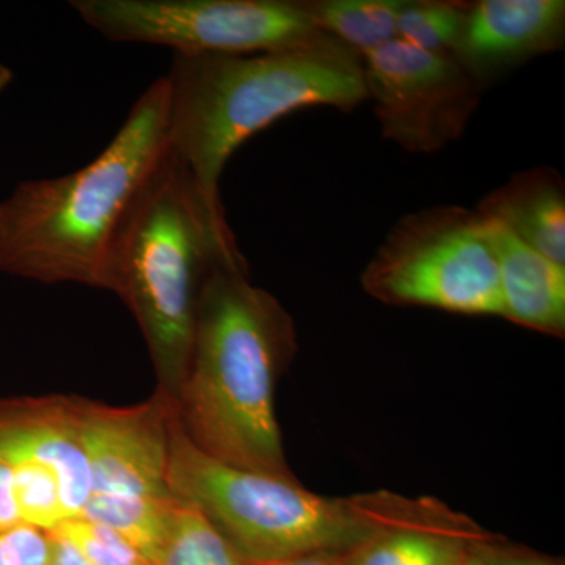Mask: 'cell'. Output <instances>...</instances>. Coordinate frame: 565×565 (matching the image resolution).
<instances>
[{"instance_id": "12", "label": "cell", "mask_w": 565, "mask_h": 565, "mask_svg": "<svg viewBox=\"0 0 565 565\" xmlns=\"http://www.w3.org/2000/svg\"><path fill=\"white\" fill-rule=\"evenodd\" d=\"M493 539L467 516L430 500L422 514L345 552L344 565H463L475 545Z\"/></svg>"}, {"instance_id": "9", "label": "cell", "mask_w": 565, "mask_h": 565, "mask_svg": "<svg viewBox=\"0 0 565 565\" xmlns=\"http://www.w3.org/2000/svg\"><path fill=\"white\" fill-rule=\"evenodd\" d=\"M92 493L172 497L167 486L174 397L156 390L147 403L111 407L73 397Z\"/></svg>"}, {"instance_id": "10", "label": "cell", "mask_w": 565, "mask_h": 565, "mask_svg": "<svg viewBox=\"0 0 565 565\" xmlns=\"http://www.w3.org/2000/svg\"><path fill=\"white\" fill-rule=\"evenodd\" d=\"M564 40V0H481L471 3L451 57L484 87L505 71L559 51Z\"/></svg>"}, {"instance_id": "2", "label": "cell", "mask_w": 565, "mask_h": 565, "mask_svg": "<svg viewBox=\"0 0 565 565\" xmlns=\"http://www.w3.org/2000/svg\"><path fill=\"white\" fill-rule=\"evenodd\" d=\"M294 351L291 316L248 281L247 264H218L200 297L191 366L177 396L193 444L234 467L294 478L275 415V384Z\"/></svg>"}, {"instance_id": "5", "label": "cell", "mask_w": 565, "mask_h": 565, "mask_svg": "<svg viewBox=\"0 0 565 565\" xmlns=\"http://www.w3.org/2000/svg\"><path fill=\"white\" fill-rule=\"evenodd\" d=\"M167 486L199 508L250 563L322 552H349L384 527L422 514L429 500L386 492L327 498L296 478L245 470L202 451L182 427L177 399L170 418Z\"/></svg>"}, {"instance_id": "21", "label": "cell", "mask_w": 565, "mask_h": 565, "mask_svg": "<svg viewBox=\"0 0 565 565\" xmlns=\"http://www.w3.org/2000/svg\"><path fill=\"white\" fill-rule=\"evenodd\" d=\"M51 534L39 527L20 525L0 533V565H47Z\"/></svg>"}, {"instance_id": "3", "label": "cell", "mask_w": 565, "mask_h": 565, "mask_svg": "<svg viewBox=\"0 0 565 565\" xmlns=\"http://www.w3.org/2000/svg\"><path fill=\"white\" fill-rule=\"evenodd\" d=\"M163 77L170 154L217 211H223V170L255 134L292 111H348L367 102L362 57L327 33L262 54H174Z\"/></svg>"}, {"instance_id": "14", "label": "cell", "mask_w": 565, "mask_h": 565, "mask_svg": "<svg viewBox=\"0 0 565 565\" xmlns=\"http://www.w3.org/2000/svg\"><path fill=\"white\" fill-rule=\"evenodd\" d=\"M476 210L527 247L565 266V185L556 170L537 167L512 174Z\"/></svg>"}, {"instance_id": "23", "label": "cell", "mask_w": 565, "mask_h": 565, "mask_svg": "<svg viewBox=\"0 0 565 565\" xmlns=\"http://www.w3.org/2000/svg\"><path fill=\"white\" fill-rule=\"evenodd\" d=\"M22 525L14 498L13 468L0 459V533Z\"/></svg>"}, {"instance_id": "25", "label": "cell", "mask_w": 565, "mask_h": 565, "mask_svg": "<svg viewBox=\"0 0 565 565\" xmlns=\"http://www.w3.org/2000/svg\"><path fill=\"white\" fill-rule=\"evenodd\" d=\"M344 553H310V555L288 557V559L273 561V563H252V565H344Z\"/></svg>"}, {"instance_id": "1", "label": "cell", "mask_w": 565, "mask_h": 565, "mask_svg": "<svg viewBox=\"0 0 565 565\" xmlns=\"http://www.w3.org/2000/svg\"><path fill=\"white\" fill-rule=\"evenodd\" d=\"M169 84L161 77L90 163L18 184L0 202V273L109 288L115 244L169 156Z\"/></svg>"}, {"instance_id": "22", "label": "cell", "mask_w": 565, "mask_h": 565, "mask_svg": "<svg viewBox=\"0 0 565 565\" xmlns=\"http://www.w3.org/2000/svg\"><path fill=\"white\" fill-rule=\"evenodd\" d=\"M481 565H563L531 550L503 544L500 537L475 545Z\"/></svg>"}, {"instance_id": "19", "label": "cell", "mask_w": 565, "mask_h": 565, "mask_svg": "<svg viewBox=\"0 0 565 565\" xmlns=\"http://www.w3.org/2000/svg\"><path fill=\"white\" fill-rule=\"evenodd\" d=\"M11 468L22 525L52 533L66 520L57 475L39 463H17Z\"/></svg>"}, {"instance_id": "15", "label": "cell", "mask_w": 565, "mask_h": 565, "mask_svg": "<svg viewBox=\"0 0 565 565\" xmlns=\"http://www.w3.org/2000/svg\"><path fill=\"white\" fill-rule=\"evenodd\" d=\"M404 0H307L319 32L364 57L396 40Z\"/></svg>"}, {"instance_id": "24", "label": "cell", "mask_w": 565, "mask_h": 565, "mask_svg": "<svg viewBox=\"0 0 565 565\" xmlns=\"http://www.w3.org/2000/svg\"><path fill=\"white\" fill-rule=\"evenodd\" d=\"M51 534V559L47 565H90L81 555L76 546L71 545L68 541L61 535Z\"/></svg>"}, {"instance_id": "18", "label": "cell", "mask_w": 565, "mask_h": 565, "mask_svg": "<svg viewBox=\"0 0 565 565\" xmlns=\"http://www.w3.org/2000/svg\"><path fill=\"white\" fill-rule=\"evenodd\" d=\"M471 3L445 0H404L397 17L396 40L416 50L452 55L467 25Z\"/></svg>"}, {"instance_id": "4", "label": "cell", "mask_w": 565, "mask_h": 565, "mask_svg": "<svg viewBox=\"0 0 565 565\" xmlns=\"http://www.w3.org/2000/svg\"><path fill=\"white\" fill-rule=\"evenodd\" d=\"M222 263L245 264L225 211L204 200L169 152L115 244L107 291L132 311L158 388L174 399L191 366L200 297Z\"/></svg>"}, {"instance_id": "11", "label": "cell", "mask_w": 565, "mask_h": 565, "mask_svg": "<svg viewBox=\"0 0 565 565\" xmlns=\"http://www.w3.org/2000/svg\"><path fill=\"white\" fill-rule=\"evenodd\" d=\"M0 459L51 468L61 482L66 519L81 515L92 494V476L73 397L0 399Z\"/></svg>"}, {"instance_id": "13", "label": "cell", "mask_w": 565, "mask_h": 565, "mask_svg": "<svg viewBox=\"0 0 565 565\" xmlns=\"http://www.w3.org/2000/svg\"><path fill=\"white\" fill-rule=\"evenodd\" d=\"M487 221L497 253L501 316L535 332L564 337L565 266L527 247L500 223Z\"/></svg>"}, {"instance_id": "26", "label": "cell", "mask_w": 565, "mask_h": 565, "mask_svg": "<svg viewBox=\"0 0 565 565\" xmlns=\"http://www.w3.org/2000/svg\"><path fill=\"white\" fill-rule=\"evenodd\" d=\"M13 82V71L0 63V93L6 92Z\"/></svg>"}, {"instance_id": "6", "label": "cell", "mask_w": 565, "mask_h": 565, "mask_svg": "<svg viewBox=\"0 0 565 565\" xmlns=\"http://www.w3.org/2000/svg\"><path fill=\"white\" fill-rule=\"evenodd\" d=\"M362 285L393 307L501 316L492 232L478 210L437 206L405 215L367 263Z\"/></svg>"}, {"instance_id": "27", "label": "cell", "mask_w": 565, "mask_h": 565, "mask_svg": "<svg viewBox=\"0 0 565 565\" xmlns=\"http://www.w3.org/2000/svg\"><path fill=\"white\" fill-rule=\"evenodd\" d=\"M463 565H481V563H479L478 556L475 555V546L473 550H471L470 556H468L467 561H465Z\"/></svg>"}, {"instance_id": "8", "label": "cell", "mask_w": 565, "mask_h": 565, "mask_svg": "<svg viewBox=\"0 0 565 565\" xmlns=\"http://www.w3.org/2000/svg\"><path fill=\"white\" fill-rule=\"evenodd\" d=\"M362 61L367 102L385 140L433 154L463 136L482 87L451 55L393 40Z\"/></svg>"}, {"instance_id": "20", "label": "cell", "mask_w": 565, "mask_h": 565, "mask_svg": "<svg viewBox=\"0 0 565 565\" xmlns=\"http://www.w3.org/2000/svg\"><path fill=\"white\" fill-rule=\"evenodd\" d=\"M52 533L76 546L90 565H154L117 531L84 516L63 520Z\"/></svg>"}, {"instance_id": "7", "label": "cell", "mask_w": 565, "mask_h": 565, "mask_svg": "<svg viewBox=\"0 0 565 565\" xmlns=\"http://www.w3.org/2000/svg\"><path fill=\"white\" fill-rule=\"evenodd\" d=\"M104 39L156 44L174 54L243 55L318 39L307 0H71Z\"/></svg>"}, {"instance_id": "16", "label": "cell", "mask_w": 565, "mask_h": 565, "mask_svg": "<svg viewBox=\"0 0 565 565\" xmlns=\"http://www.w3.org/2000/svg\"><path fill=\"white\" fill-rule=\"evenodd\" d=\"M178 498L117 497L92 493L81 515L117 531L154 564L169 533Z\"/></svg>"}, {"instance_id": "17", "label": "cell", "mask_w": 565, "mask_h": 565, "mask_svg": "<svg viewBox=\"0 0 565 565\" xmlns=\"http://www.w3.org/2000/svg\"><path fill=\"white\" fill-rule=\"evenodd\" d=\"M154 565H252L217 526L185 501L178 500L169 533Z\"/></svg>"}]
</instances>
